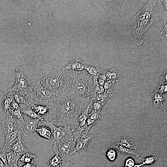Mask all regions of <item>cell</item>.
<instances>
[{
    "label": "cell",
    "instance_id": "6da1fadb",
    "mask_svg": "<svg viewBox=\"0 0 167 167\" xmlns=\"http://www.w3.org/2000/svg\"><path fill=\"white\" fill-rule=\"evenodd\" d=\"M166 14L167 10L161 0L148 1L128 24L129 32L135 45H141L143 42L142 38L144 33L151 26L157 24Z\"/></svg>",
    "mask_w": 167,
    "mask_h": 167
},
{
    "label": "cell",
    "instance_id": "7a4b0ae2",
    "mask_svg": "<svg viewBox=\"0 0 167 167\" xmlns=\"http://www.w3.org/2000/svg\"><path fill=\"white\" fill-rule=\"evenodd\" d=\"M89 103L74 93H69L53 108V120L60 126H72L77 122L79 115Z\"/></svg>",
    "mask_w": 167,
    "mask_h": 167
},
{
    "label": "cell",
    "instance_id": "3957f363",
    "mask_svg": "<svg viewBox=\"0 0 167 167\" xmlns=\"http://www.w3.org/2000/svg\"><path fill=\"white\" fill-rule=\"evenodd\" d=\"M40 82L44 87L62 97L72 92V79L69 71L63 69L46 75Z\"/></svg>",
    "mask_w": 167,
    "mask_h": 167
},
{
    "label": "cell",
    "instance_id": "277c9868",
    "mask_svg": "<svg viewBox=\"0 0 167 167\" xmlns=\"http://www.w3.org/2000/svg\"><path fill=\"white\" fill-rule=\"evenodd\" d=\"M72 79V92L84 101L90 102L92 96L94 83L86 71H69Z\"/></svg>",
    "mask_w": 167,
    "mask_h": 167
},
{
    "label": "cell",
    "instance_id": "5b68a950",
    "mask_svg": "<svg viewBox=\"0 0 167 167\" xmlns=\"http://www.w3.org/2000/svg\"><path fill=\"white\" fill-rule=\"evenodd\" d=\"M29 95L35 104L48 106L53 108L64 97L48 90L43 86L40 81H36L30 88Z\"/></svg>",
    "mask_w": 167,
    "mask_h": 167
},
{
    "label": "cell",
    "instance_id": "8992f818",
    "mask_svg": "<svg viewBox=\"0 0 167 167\" xmlns=\"http://www.w3.org/2000/svg\"><path fill=\"white\" fill-rule=\"evenodd\" d=\"M76 141L73 137L54 144V153L58 154L61 157L64 164L69 165L70 160L79 156L78 152H74Z\"/></svg>",
    "mask_w": 167,
    "mask_h": 167
},
{
    "label": "cell",
    "instance_id": "52a82bcc",
    "mask_svg": "<svg viewBox=\"0 0 167 167\" xmlns=\"http://www.w3.org/2000/svg\"><path fill=\"white\" fill-rule=\"evenodd\" d=\"M53 120L50 122L46 119L43 123L50 128L53 139L51 142L53 144L60 141L74 137V134L75 130H71L72 126L67 127H57L55 126Z\"/></svg>",
    "mask_w": 167,
    "mask_h": 167
},
{
    "label": "cell",
    "instance_id": "ba28073f",
    "mask_svg": "<svg viewBox=\"0 0 167 167\" xmlns=\"http://www.w3.org/2000/svg\"><path fill=\"white\" fill-rule=\"evenodd\" d=\"M15 74V84L8 90L11 92L22 93L29 96V89L35 81L27 78L22 71L17 69H16Z\"/></svg>",
    "mask_w": 167,
    "mask_h": 167
},
{
    "label": "cell",
    "instance_id": "9c48e42d",
    "mask_svg": "<svg viewBox=\"0 0 167 167\" xmlns=\"http://www.w3.org/2000/svg\"><path fill=\"white\" fill-rule=\"evenodd\" d=\"M94 136L87 133L81 134L75 143V153L78 152L79 156H84L87 153L88 145L93 139Z\"/></svg>",
    "mask_w": 167,
    "mask_h": 167
},
{
    "label": "cell",
    "instance_id": "30bf717a",
    "mask_svg": "<svg viewBox=\"0 0 167 167\" xmlns=\"http://www.w3.org/2000/svg\"><path fill=\"white\" fill-rule=\"evenodd\" d=\"M39 121L38 119L26 117L25 120L23 122L21 127L23 130L24 135L28 136L32 134L38 127L37 124Z\"/></svg>",
    "mask_w": 167,
    "mask_h": 167
},
{
    "label": "cell",
    "instance_id": "8fae6325",
    "mask_svg": "<svg viewBox=\"0 0 167 167\" xmlns=\"http://www.w3.org/2000/svg\"><path fill=\"white\" fill-rule=\"evenodd\" d=\"M90 108L89 103L82 110L78 117L77 122H79V126L75 130L74 134V136L76 141L83 131V128L86 124L88 114V111Z\"/></svg>",
    "mask_w": 167,
    "mask_h": 167
},
{
    "label": "cell",
    "instance_id": "7c38bea8",
    "mask_svg": "<svg viewBox=\"0 0 167 167\" xmlns=\"http://www.w3.org/2000/svg\"><path fill=\"white\" fill-rule=\"evenodd\" d=\"M22 128L19 127L15 131L5 135V142L3 148L8 153L11 147L17 141L21 134Z\"/></svg>",
    "mask_w": 167,
    "mask_h": 167
},
{
    "label": "cell",
    "instance_id": "4fadbf2b",
    "mask_svg": "<svg viewBox=\"0 0 167 167\" xmlns=\"http://www.w3.org/2000/svg\"><path fill=\"white\" fill-rule=\"evenodd\" d=\"M18 127L15 118L11 115L6 117L2 122V127L5 135L15 131Z\"/></svg>",
    "mask_w": 167,
    "mask_h": 167
},
{
    "label": "cell",
    "instance_id": "5bb4252c",
    "mask_svg": "<svg viewBox=\"0 0 167 167\" xmlns=\"http://www.w3.org/2000/svg\"><path fill=\"white\" fill-rule=\"evenodd\" d=\"M102 116V113L101 112H96L92 110L88 114L86 124L83 128V131L88 132L92 126L99 122Z\"/></svg>",
    "mask_w": 167,
    "mask_h": 167
},
{
    "label": "cell",
    "instance_id": "9a60e30c",
    "mask_svg": "<svg viewBox=\"0 0 167 167\" xmlns=\"http://www.w3.org/2000/svg\"><path fill=\"white\" fill-rule=\"evenodd\" d=\"M10 151H12L20 157L24 154L30 152L27 149L22 139L21 134L19 136L17 141L11 147Z\"/></svg>",
    "mask_w": 167,
    "mask_h": 167
},
{
    "label": "cell",
    "instance_id": "2e32d148",
    "mask_svg": "<svg viewBox=\"0 0 167 167\" xmlns=\"http://www.w3.org/2000/svg\"><path fill=\"white\" fill-rule=\"evenodd\" d=\"M167 14L165 15L158 23L156 29L159 36L167 45Z\"/></svg>",
    "mask_w": 167,
    "mask_h": 167
},
{
    "label": "cell",
    "instance_id": "e0dca14e",
    "mask_svg": "<svg viewBox=\"0 0 167 167\" xmlns=\"http://www.w3.org/2000/svg\"><path fill=\"white\" fill-rule=\"evenodd\" d=\"M5 95L9 96L13 98L18 104H24L28 106L29 103L28 101V97L29 95L26 94L11 92L7 90L4 93Z\"/></svg>",
    "mask_w": 167,
    "mask_h": 167
},
{
    "label": "cell",
    "instance_id": "ac0fdd59",
    "mask_svg": "<svg viewBox=\"0 0 167 167\" xmlns=\"http://www.w3.org/2000/svg\"><path fill=\"white\" fill-rule=\"evenodd\" d=\"M85 64L79 58H76L71 60L63 69L69 71H80L84 69Z\"/></svg>",
    "mask_w": 167,
    "mask_h": 167
},
{
    "label": "cell",
    "instance_id": "d6986e66",
    "mask_svg": "<svg viewBox=\"0 0 167 167\" xmlns=\"http://www.w3.org/2000/svg\"><path fill=\"white\" fill-rule=\"evenodd\" d=\"M152 96L153 100L154 107L156 109L161 108L163 107V102L167 97V93H161L156 90L152 93Z\"/></svg>",
    "mask_w": 167,
    "mask_h": 167
},
{
    "label": "cell",
    "instance_id": "ffe728a7",
    "mask_svg": "<svg viewBox=\"0 0 167 167\" xmlns=\"http://www.w3.org/2000/svg\"><path fill=\"white\" fill-rule=\"evenodd\" d=\"M28 106L30 107L39 116L45 118L46 116L49 114V111L51 108L48 106L43 105L30 102Z\"/></svg>",
    "mask_w": 167,
    "mask_h": 167
},
{
    "label": "cell",
    "instance_id": "44dd1931",
    "mask_svg": "<svg viewBox=\"0 0 167 167\" xmlns=\"http://www.w3.org/2000/svg\"><path fill=\"white\" fill-rule=\"evenodd\" d=\"M93 79L94 84L98 83V77L103 70L99 67L85 64L84 69Z\"/></svg>",
    "mask_w": 167,
    "mask_h": 167
},
{
    "label": "cell",
    "instance_id": "7402d4cb",
    "mask_svg": "<svg viewBox=\"0 0 167 167\" xmlns=\"http://www.w3.org/2000/svg\"><path fill=\"white\" fill-rule=\"evenodd\" d=\"M47 167H61L64 162L57 153L54 156H50L46 159Z\"/></svg>",
    "mask_w": 167,
    "mask_h": 167
},
{
    "label": "cell",
    "instance_id": "603a6c76",
    "mask_svg": "<svg viewBox=\"0 0 167 167\" xmlns=\"http://www.w3.org/2000/svg\"><path fill=\"white\" fill-rule=\"evenodd\" d=\"M116 144L128 148L136 149V147L133 141L131 138L126 136L119 137Z\"/></svg>",
    "mask_w": 167,
    "mask_h": 167
},
{
    "label": "cell",
    "instance_id": "cb8c5ba5",
    "mask_svg": "<svg viewBox=\"0 0 167 167\" xmlns=\"http://www.w3.org/2000/svg\"><path fill=\"white\" fill-rule=\"evenodd\" d=\"M22 109L19 106V104L16 102L13 99L12 109L10 113L11 115L14 118L23 122L24 121V116L22 112Z\"/></svg>",
    "mask_w": 167,
    "mask_h": 167
},
{
    "label": "cell",
    "instance_id": "d4e9b609",
    "mask_svg": "<svg viewBox=\"0 0 167 167\" xmlns=\"http://www.w3.org/2000/svg\"><path fill=\"white\" fill-rule=\"evenodd\" d=\"M22 112L25 117H28L32 118H36L39 120L40 122L43 123L46 118L41 116L34 111L29 106L22 109Z\"/></svg>",
    "mask_w": 167,
    "mask_h": 167
},
{
    "label": "cell",
    "instance_id": "484cf974",
    "mask_svg": "<svg viewBox=\"0 0 167 167\" xmlns=\"http://www.w3.org/2000/svg\"><path fill=\"white\" fill-rule=\"evenodd\" d=\"M105 75L107 80L111 81L114 83L119 81V74L117 69L114 67L106 71Z\"/></svg>",
    "mask_w": 167,
    "mask_h": 167
},
{
    "label": "cell",
    "instance_id": "4316f807",
    "mask_svg": "<svg viewBox=\"0 0 167 167\" xmlns=\"http://www.w3.org/2000/svg\"><path fill=\"white\" fill-rule=\"evenodd\" d=\"M13 98L5 95L2 103V109L5 114L11 113L12 108Z\"/></svg>",
    "mask_w": 167,
    "mask_h": 167
},
{
    "label": "cell",
    "instance_id": "83f0119b",
    "mask_svg": "<svg viewBox=\"0 0 167 167\" xmlns=\"http://www.w3.org/2000/svg\"><path fill=\"white\" fill-rule=\"evenodd\" d=\"M36 131L41 137L49 139L51 141V130L48 127L45 126H38Z\"/></svg>",
    "mask_w": 167,
    "mask_h": 167
},
{
    "label": "cell",
    "instance_id": "f1b7e54d",
    "mask_svg": "<svg viewBox=\"0 0 167 167\" xmlns=\"http://www.w3.org/2000/svg\"><path fill=\"white\" fill-rule=\"evenodd\" d=\"M111 148L113 147L117 149L121 153L123 154L130 155L132 154L135 155L137 157L139 156V155L136 152L134 149L128 148L118 144H113L109 146Z\"/></svg>",
    "mask_w": 167,
    "mask_h": 167
},
{
    "label": "cell",
    "instance_id": "f546056e",
    "mask_svg": "<svg viewBox=\"0 0 167 167\" xmlns=\"http://www.w3.org/2000/svg\"><path fill=\"white\" fill-rule=\"evenodd\" d=\"M20 157L11 151L7 153L8 167H14Z\"/></svg>",
    "mask_w": 167,
    "mask_h": 167
},
{
    "label": "cell",
    "instance_id": "4dcf8cb0",
    "mask_svg": "<svg viewBox=\"0 0 167 167\" xmlns=\"http://www.w3.org/2000/svg\"><path fill=\"white\" fill-rule=\"evenodd\" d=\"M36 158V156L30 152L23 154L19 160L23 162L28 163L31 162Z\"/></svg>",
    "mask_w": 167,
    "mask_h": 167
},
{
    "label": "cell",
    "instance_id": "1f68e13d",
    "mask_svg": "<svg viewBox=\"0 0 167 167\" xmlns=\"http://www.w3.org/2000/svg\"><path fill=\"white\" fill-rule=\"evenodd\" d=\"M90 107L95 112H100L104 104L96 100H91L90 102Z\"/></svg>",
    "mask_w": 167,
    "mask_h": 167
},
{
    "label": "cell",
    "instance_id": "d6a6232c",
    "mask_svg": "<svg viewBox=\"0 0 167 167\" xmlns=\"http://www.w3.org/2000/svg\"><path fill=\"white\" fill-rule=\"evenodd\" d=\"M143 163V164L144 165H151L155 162L157 159L156 155L155 154H153L151 156L145 158H139Z\"/></svg>",
    "mask_w": 167,
    "mask_h": 167
},
{
    "label": "cell",
    "instance_id": "836d02e7",
    "mask_svg": "<svg viewBox=\"0 0 167 167\" xmlns=\"http://www.w3.org/2000/svg\"><path fill=\"white\" fill-rule=\"evenodd\" d=\"M112 95L105 94L104 93L97 95L94 96L91 100H96L99 101L105 104L106 101L110 98Z\"/></svg>",
    "mask_w": 167,
    "mask_h": 167
},
{
    "label": "cell",
    "instance_id": "e575fe53",
    "mask_svg": "<svg viewBox=\"0 0 167 167\" xmlns=\"http://www.w3.org/2000/svg\"><path fill=\"white\" fill-rule=\"evenodd\" d=\"M114 83L111 81L106 80L104 85V92L105 94L111 95L113 91Z\"/></svg>",
    "mask_w": 167,
    "mask_h": 167
},
{
    "label": "cell",
    "instance_id": "d590c367",
    "mask_svg": "<svg viewBox=\"0 0 167 167\" xmlns=\"http://www.w3.org/2000/svg\"><path fill=\"white\" fill-rule=\"evenodd\" d=\"M104 92V88L103 86L100 85L98 83L94 84L92 98L96 95L103 93Z\"/></svg>",
    "mask_w": 167,
    "mask_h": 167
},
{
    "label": "cell",
    "instance_id": "8d00e7d4",
    "mask_svg": "<svg viewBox=\"0 0 167 167\" xmlns=\"http://www.w3.org/2000/svg\"><path fill=\"white\" fill-rule=\"evenodd\" d=\"M106 156L109 160L110 161H113L117 157V152L115 150L110 148L107 151Z\"/></svg>",
    "mask_w": 167,
    "mask_h": 167
},
{
    "label": "cell",
    "instance_id": "74e56055",
    "mask_svg": "<svg viewBox=\"0 0 167 167\" xmlns=\"http://www.w3.org/2000/svg\"><path fill=\"white\" fill-rule=\"evenodd\" d=\"M157 90L161 93L167 92V82L161 81L157 85Z\"/></svg>",
    "mask_w": 167,
    "mask_h": 167
},
{
    "label": "cell",
    "instance_id": "f35d334b",
    "mask_svg": "<svg viewBox=\"0 0 167 167\" xmlns=\"http://www.w3.org/2000/svg\"><path fill=\"white\" fill-rule=\"evenodd\" d=\"M105 71H106L103 70L97 79L98 84L101 86H104L105 82L107 80L105 75Z\"/></svg>",
    "mask_w": 167,
    "mask_h": 167
},
{
    "label": "cell",
    "instance_id": "ab89813d",
    "mask_svg": "<svg viewBox=\"0 0 167 167\" xmlns=\"http://www.w3.org/2000/svg\"><path fill=\"white\" fill-rule=\"evenodd\" d=\"M6 151L3 148L0 151V158L3 162L5 167H8V162Z\"/></svg>",
    "mask_w": 167,
    "mask_h": 167
},
{
    "label": "cell",
    "instance_id": "60d3db41",
    "mask_svg": "<svg viewBox=\"0 0 167 167\" xmlns=\"http://www.w3.org/2000/svg\"><path fill=\"white\" fill-rule=\"evenodd\" d=\"M134 160L131 158H129L126 159L125 162V167H133L135 165Z\"/></svg>",
    "mask_w": 167,
    "mask_h": 167
},
{
    "label": "cell",
    "instance_id": "b9f144b4",
    "mask_svg": "<svg viewBox=\"0 0 167 167\" xmlns=\"http://www.w3.org/2000/svg\"><path fill=\"white\" fill-rule=\"evenodd\" d=\"M167 70H165L161 77V81L167 82Z\"/></svg>",
    "mask_w": 167,
    "mask_h": 167
},
{
    "label": "cell",
    "instance_id": "7bdbcfd3",
    "mask_svg": "<svg viewBox=\"0 0 167 167\" xmlns=\"http://www.w3.org/2000/svg\"><path fill=\"white\" fill-rule=\"evenodd\" d=\"M36 166L34 160L31 162L27 163L23 165L22 167H35Z\"/></svg>",
    "mask_w": 167,
    "mask_h": 167
},
{
    "label": "cell",
    "instance_id": "ee69618b",
    "mask_svg": "<svg viewBox=\"0 0 167 167\" xmlns=\"http://www.w3.org/2000/svg\"><path fill=\"white\" fill-rule=\"evenodd\" d=\"M161 2L165 9L167 10V0H161Z\"/></svg>",
    "mask_w": 167,
    "mask_h": 167
},
{
    "label": "cell",
    "instance_id": "f6af8a7d",
    "mask_svg": "<svg viewBox=\"0 0 167 167\" xmlns=\"http://www.w3.org/2000/svg\"><path fill=\"white\" fill-rule=\"evenodd\" d=\"M0 167H5L4 164L0 158Z\"/></svg>",
    "mask_w": 167,
    "mask_h": 167
},
{
    "label": "cell",
    "instance_id": "bcb514c9",
    "mask_svg": "<svg viewBox=\"0 0 167 167\" xmlns=\"http://www.w3.org/2000/svg\"><path fill=\"white\" fill-rule=\"evenodd\" d=\"M143 166L144 165L142 164L135 165L133 167H143Z\"/></svg>",
    "mask_w": 167,
    "mask_h": 167
},
{
    "label": "cell",
    "instance_id": "7dc6e473",
    "mask_svg": "<svg viewBox=\"0 0 167 167\" xmlns=\"http://www.w3.org/2000/svg\"><path fill=\"white\" fill-rule=\"evenodd\" d=\"M14 167H19L18 166L17 164Z\"/></svg>",
    "mask_w": 167,
    "mask_h": 167
},
{
    "label": "cell",
    "instance_id": "c3c4849f",
    "mask_svg": "<svg viewBox=\"0 0 167 167\" xmlns=\"http://www.w3.org/2000/svg\"><path fill=\"white\" fill-rule=\"evenodd\" d=\"M114 167H116V166H115L114 165ZM125 167V166H123V167Z\"/></svg>",
    "mask_w": 167,
    "mask_h": 167
},
{
    "label": "cell",
    "instance_id": "681fc988",
    "mask_svg": "<svg viewBox=\"0 0 167 167\" xmlns=\"http://www.w3.org/2000/svg\"><path fill=\"white\" fill-rule=\"evenodd\" d=\"M35 167H36V166Z\"/></svg>",
    "mask_w": 167,
    "mask_h": 167
}]
</instances>
